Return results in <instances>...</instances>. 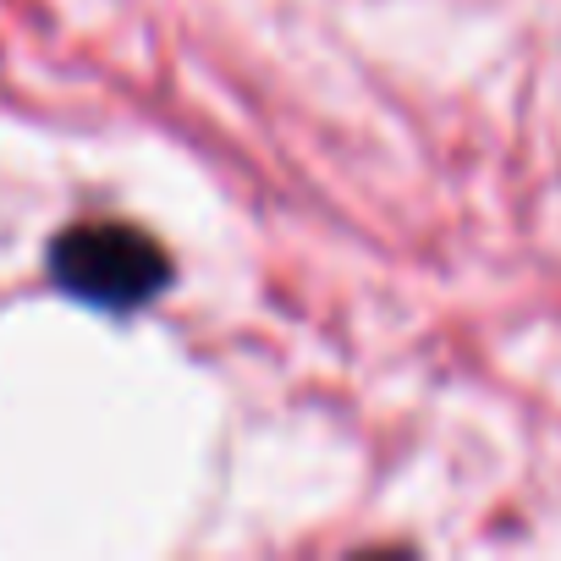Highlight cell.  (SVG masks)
Returning <instances> with one entry per match:
<instances>
[{"mask_svg": "<svg viewBox=\"0 0 561 561\" xmlns=\"http://www.w3.org/2000/svg\"><path fill=\"white\" fill-rule=\"evenodd\" d=\"M50 270L67 293L105 309H138L171 280L160 242L122 220H78L72 231H61L50 248Z\"/></svg>", "mask_w": 561, "mask_h": 561, "instance_id": "cell-1", "label": "cell"}]
</instances>
